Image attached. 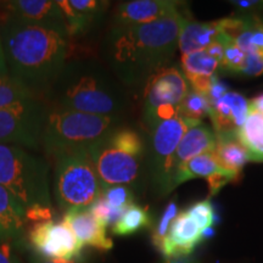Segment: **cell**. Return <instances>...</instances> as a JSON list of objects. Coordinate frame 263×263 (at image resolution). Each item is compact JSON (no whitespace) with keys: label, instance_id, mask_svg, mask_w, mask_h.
<instances>
[{"label":"cell","instance_id":"cell-41","mask_svg":"<svg viewBox=\"0 0 263 263\" xmlns=\"http://www.w3.org/2000/svg\"><path fill=\"white\" fill-rule=\"evenodd\" d=\"M29 263H80V259H73V261H62V259H50L44 258L41 256L33 254L29 257Z\"/></svg>","mask_w":263,"mask_h":263},{"label":"cell","instance_id":"cell-23","mask_svg":"<svg viewBox=\"0 0 263 263\" xmlns=\"http://www.w3.org/2000/svg\"><path fill=\"white\" fill-rule=\"evenodd\" d=\"M218 172H226V171L218 166L212 151L211 153L202 154V155L194 157L188 163H185L183 167H180L177 171L172 180V189L176 188L179 184L186 182V180L199 178V177H206V178H209L212 174Z\"/></svg>","mask_w":263,"mask_h":263},{"label":"cell","instance_id":"cell-3","mask_svg":"<svg viewBox=\"0 0 263 263\" xmlns=\"http://www.w3.org/2000/svg\"><path fill=\"white\" fill-rule=\"evenodd\" d=\"M54 108L111 116L121 103L103 72L90 60H71L45 93Z\"/></svg>","mask_w":263,"mask_h":263},{"label":"cell","instance_id":"cell-12","mask_svg":"<svg viewBox=\"0 0 263 263\" xmlns=\"http://www.w3.org/2000/svg\"><path fill=\"white\" fill-rule=\"evenodd\" d=\"M2 20H14L27 25L66 29L58 0H11L0 3Z\"/></svg>","mask_w":263,"mask_h":263},{"label":"cell","instance_id":"cell-6","mask_svg":"<svg viewBox=\"0 0 263 263\" xmlns=\"http://www.w3.org/2000/svg\"><path fill=\"white\" fill-rule=\"evenodd\" d=\"M54 195L60 210L90 207L101 195V184L89 149L55 157Z\"/></svg>","mask_w":263,"mask_h":263},{"label":"cell","instance_id":"cell-4","mask_svg":"<svg viewBox=\"0 0 263 263\" xmlns=\"http://www.w3.org/2000/svg\"><path fill=\"white\" fill-rule=\"evenodd\" d=\"M49 171L50 166L44 157L22 146L0 144V185L25 209L33 205L51 206Z\"/></svg>","mask_w":263,"mask_h":263},{"label":"cell","instance_id":"cell-5","mask_svg":"<svg viewBox=\"0 0 263 263\" xmlns=\"http://www.w3.org/2000/svg\"><path fill=\"white\" fill-rule=\"evenodd\" d=\"M112 116L52 108L48 111L42 143L45 155L52 159L82 149H89L111 132Z\"/></svg>","mask_w":263,"mask_h":263},{"label":"cell","instance_id":"cell-27","mask_svg":"<svg viewBox=\"0 0 263 263\" xmlns=\"http://www.w3.org/2000/svg\"><path fill=\"white\" fill-rule=\"evenodd\" d=\"M33 98L37 97L17 83L11 76H0V108L24 103Z\"/></svg>","mask_w":263,"mask_h":263},{"label":"cell","instance_id":"cell-32","mask_svg":"<svg viewBox=\"0 0 263 263\" xmlns=\"http://www.w3.org/2000/svg\"><path fill=\"white\" fill-rule=\"evenodd\" d=\"M101 196L115 209L126 210L134 203V195L126 185H115L101 190Z\"/></svg>","mask_w":263,"mask_h":263},{"label":"cell","instance_id":"cell-25","mask_svg":"<svg viewBox=\"0 0 263 263\" xmlns=\"http://www.w3.org/2000/svg\"><path fill=\"white\" fill-rule=\"evenodd\" d=\"M150 223L151 217L149 210L146 207H141L133 203L124 210L120 221L112 227V233L115 235L120 236L132 235L141 229L147 228Z\"/></svg>","mask_w":263,"mask_h":263},{"label":"cell","instance_id":"cell-17","mask_svg":"<svg viewBox=\"0 0 263 263\" xmlns=\"http://www.w3.org/2000/svg\"><path fill=\"white\" fill-rule=\"evenodd\" d=\"M202 240L201 229L190 218L186 211L177 215L171 224L168 234L157 250L167 259L189 256L195 246Z\"/></svg>","mask_w":263,"mask_h":263},{"label":"cell","instance_id":"cell-1","mask_svg":"<svg viewBox=\"0 0 263 263\" xmlns=\"http://www.w3.org/2000/svg\"><path fill=\"white\" fill-rule=\"evenodd\" d=\"M0 35L9 74L35 97L47 93L67 62V31L2 20Z\"/></svg>","mask_w":263,"mask_h":263},{"label":"cell","instance_id":"cell-19","mask_svg":"<svg viewBox=\"0 0 263 263\" xmlns=\"http://www.w3.org/2000/svg\"><path fill=\"white\" fill-rule=\"evenodd\" d=\"M26 209L11 193L0 185V244L15 242L24 235Z\"/></svg>","mask_w":263,"mask_h":263},{"label":"cell","instance_id":"cell-16","mask_svg":"<svg viewBox=\"0 0 263 263\" xmlns=\"http://www.w3.org/2000/svg\"><path fill=\"white\" fill-rule=\"evenodd\" d=\"M62 221L70 226L76 238L83 246H90L104 252L112 249V240L106 234L107 227L91 213L89 207L72 209L64 212Z\"/></svg>","mask_w":263,"mask_h":263},{"label":"cell","instance_id":"cell-30","mask_svg":"<svg viewBox=\"0 0 263 263\" xmlns=\"http://www.w3.org/2000/svg\"><path fill=\"white\" fill-rule=\"evenodd\" d=\"M218 42L222 43L223 48H224V54H223V59L219 67L222 70L233 72V73H240L242 65H244L246 54L240 49L235 42L224 34H219Z\"/></svg>","mask_w":263,"mask_h":263},{"label":"cell","instance_id":"cell-28","mask_svg":"<svg viewBox=\"0 0 263 263\" xmlns=\"http://www.w3.org/2000/svg\"><path fill=\"white\" fill-rule=\"evenodd\" d=\"M106 139L111 145L124 151V153H128L137 157H141V155H143V140H141L139 134L133 129L123 128V129L111 130L106 136Z\"/></svg>","mask_w":263,"mask_h":263},{"label":"cell","instance_id":"cell-15","mask_svg":"<svg viewBox=\"0 0 263 263\" xmlns=\"http://www.w3.org/2000/svg\"><path fill=\"white\" fill-rule=\"evenodd\" d=\"M178 12L176 2L166 0H133L118 5L114 27L147 25Z\"/></svg>","mask_w":263,"mask_h":263},{"label":"cell","instance_id":"cell-33","mask_svg":"<svg viewBox=\"0 0 263 263\" xmlns=\"http://www.w3.org/2000/svg\"><path fill=\"white\" fill-rule=\"evenodd\" d=\"M91 213L100 219L105 226H115L120 221V218L122 217L124 210H118L115 209L111 205H108L106 200L103 196H99L97 200L93 202V205L89 207Z\"/></svg>","mask_w":263,"mask_h":263},{"label":"cell","instance_id":"cell-13","mask_svg":"<svg viewBox=\"0 0 263 263\" xmlns=\"http://www.w3.org/2000/svg\"><path fill=\"white\" fill-rule=\"evenodd\" d=\"M64 15L68 38L89 33L106 11L108 2L100 0H58Z\"/></svg>","mask_w":263,"mask_h":263},{"label":"cell","instance_id":"cell-29","mask_svg":"<svg viewBox=\"0 0 263 263\" xmlns=\"http://www.w3.org/2000/svg\"><path fill=\"white\" fill-rule=\"evenodd\" d=\"M234 42L245 54L257 52L263 55V25L248 21L245 28L234 38Z\"/></svg>","mask_w":263,"mask_h":263},{"label":"cell","instance_id":"cell-43","mask_svg":"<svg viewBox=\"0 0 263 263\" xmlns=\"http://www.w3.org/2000/svg\"><path fill=\"white\" fill-rule=\"evenodd\" d=\"M8 74H9V70H8V65H6L4 48H3L2 35H0V76H8Z\"/></svg>","mask_w":263,"mask_h":263},{"label":"cell","instance_id":"cell-7","mask_svg":"<svg viewBox=\"0 0 263 263\" xmlns=\"http://www.w3.org/2000/svg\"><path fill=\"white\" fill-rule=\"evenodd\" d=\"M47 116V105L38 98L0 108V144L38 149Z\"/></svg>","mask_w":263,"mask_h":263},{"label":"cell","instance_id":"cell-9","mask_svg":"<svg viewBox=\"0 0 263 263\" xmlns=\"http://www.w3.org/2000/svg\"><path fill=\"white\" fill-rule=\"evenodd\" d=\"M97 170L101 190L115 185H130L136 183L140 172V157L117 149L104 137L89 147Z\"/></svg>","mask_w":263,"mask_h":263},{"label":"cell","instance_id":"cell-31","mask_svg":"<svg viewBox=\"0 0 263 263\" xmlns=\"http://www.w3.org/2000/svg\"><path fill=\"white\" fill-rule=\"evenodd\" d=\"M178 215V206H177L176 201H171L168 205L166 206V209L163 210L162 215H161L160 219L157 221L155 228L153 230V234H151V240H153V244L157 249L160 246L162 240L166 238V235L168 234L171 224H172L173 219L176 218Z\"/></svg>","mask_w":263,"mask_h":263},{"label":"cell","instance_id":"cell-36","mask_svg":"<svg viewBox=\"0 0 263 263\" xmlns=\"http://www.w3.org/2000/svg\"><path fill=\"white\" fill-rule=\"evenodd\" d=\"M240 73L245 76H259L263 73V55L252 52V54H246L244 65H242Z\"/></svg>","mask_w":263,"mask_h":263},{"label":"cell","instance_id":"cell-10","mask_svg":"<svg viewBox=\"0 0 263 263\" xmlns=\"http://www.w3.org/2000/svg\"><path fill=\"white\" fill-rule=\"evenodd\" d=\"M189 128L180 116L163 121L151 128L154 179L163 193L172 190L173 156Z\"/></svg>","mask_w":263,"mask_h":263},{"label":"cell","instance_id":"cell-26","mask_svg":"<svg viewBox=\"0 0 263 263\" xmlns=\"http://www.w3.org/2000/svg\"><path fill=\"white\" fill-rule=\"evenodd\" d=\"M182 67L186 81L195 77H212L219 68V62L206 50L182 55Z\"/></svg>","mask_w":263,"mask_h":263},{"label":"cell","instance_id":"cell-40","mask_svg":"<svg viewBox=\"0 0 263 263\" xmlns=\"http://www.w3.org/2000/svg\"><path fill=\"white\" fill-rule=\"evenodd\" d=\"M206 51L211 55L212 58H215L217 61L219 62V66H221L222 59H223V54H224V48H223L222 43L216 41L215 43H212L209 48L206 49Z\"/></svg>","mask_w":263,"mask_h":263},{"label":"cell","instance_id":"cell-37","mask_svg":"<svg viewBox=\"0 0 263 263\" xmlns=\"http://www.w3.org/2000/svg\"><path fill=\"white\" fill-rule=\"evenodd\" d=\"M234 180H236L235 177H233L232 174L227 172H218L212 174L211 177L207 178L210 194H211V195H215V194L218 193L226 184H228L229 182H234Z\"/></svg>","mask_w":263,"mask_h":263},{"label":"cell","instance_id":"cell-39","mask_svg":"<svg viewBox=\"0 0 263 263\" xmlns=\"http://www.w3.org/2000/svg\"><path fill=\"white\" fill-rule=\"evenodd\" d=\"M228 93V87L218 80V77L215 74L212 77V84H211V88H210V91H209V100L210 103H213V101H217L218 99H221L223 95Z\"/></svg>","mask_w":263,"mask_h":263},{"label":"cell","instance_id":"cell-21","mask_svg":"<svg viewBox=\"0 0 263 263\" xmlns=\"http://www.w3.org/2000/svg\"><path fill=\"white\" fill-rule=\"evenodd\" d=\"M221 34L218 21L215 22H189L183 20L180 27L178 45L182 55L206 50L212 43H215Z\"/></svg>","mask_w":263,"mask_h":263},{"label":"cell","instance_id":"cell-42","mask_svg":"<svg viewBox=\"0 0 263 263\" xmlns=\"http://www.w3.org/2000/svg\"><path fill=\"white\" fill-rule=\"evenodd\" d=\"M249 108L261 114L263 116V94L257 95V97L252 99L251 101H249Z\"/></svg>","mask_w":263,"mask_h":263},{"label":"cell","instance_id":"cell-20","mask_svg":"<svg viewBox=\"0 0 263 263\" xmlns=\"http://www.w3.org/2000/svg\"><path fill=\"white\" fill-rule=\"evenodd\" d=\"M212 154L218 166L235 177L236 180L241 176V171L246 162L250 161L248 150L242 145L236 134L216 136V145Z\"/></svg>","mask_w":263,"mask_h":263},{"label":"cell","instance_id":"cell-2","mask_svg":"<svg viewBox=\"0 0 263 263\" xmlns=\"http://www.w3.org/2000/svg\"><path fill=\"white\" fill-rule=\"evenodd\" d=\"M184 16L179 12L147 25L114 27L105 41V55L128 84L145 81L172 57Z\"/></svg>","mask_w":263,"mask_h":263},{"label":"cell","instance_id":"cell-22","mask_svg":"<svg viewBox=\"0 0 263 263\" xmlns=\"http://www.w3.org/2000/svg\"><path fill=\"white\" fill-rule=\"evenodd\" d=\"M239 140L248 150L250 161H263V116L249 108V116L238 133Z\"/></svg>","mask_w":263,"mask_h":263},{"label":"cell","instance_id":"cell-8","mask_svg":"<svg viewBox=\"0 0 263 263\" xmlns=\"http://www.w3.org/2000/svg\"><path fill=\"white\" fill-rule=\"evenodd\" d=\"M27 242L33 254L50 259H80L84 246L64 221H48L29 227Z\"/></svg>","mask_w":263,"mask_h":263},{"label":"cell","instance_id":"cell-44","mask_svg":"<svg viewBox=\"0 0 263 263\" xmlns=\"http://www.w3.org/2000/svg\"><path fill=\"white\" fill-rule=\"evenodd\" d=\"M163 263H197L195 259L189 257V256H183V257H174L166 259Z\"/></svg>","mask_w":263,"mask_h":263},{"label":"cell","instance_id":"cell-18","mask_svg":"<svg viewBox=\"0 0 263 263\" xmlns=\"http://www.w3.org/2000/svg\"><path fill=\"white\" fill-rule=\"evenodd\" d=\"M216 145L215 132L206 124L200 123L195 127L189 128L180 140L176 154L173 156V176L180 167L188 163L194 157L202 154L211 153Z\"/></svg>","mask_w":263,"mask_h":263},{"label":"cell","instance_id":"cell-35","mask_svg":"<svg viewBox=\"0 0 263 263\" xmlns=\"http://www.w3.org/2000/svg\"><path fill=\"white\" fill-rule=\"evenodd\" d=\"M52 218H54L52 206L33 205L26 209V223L31 222L32 224H35V223L54 221Z\"/></svg>","mask_w":263,"mask_h":263},{"label":"cell","instance_id":"cell-34","mask_svg":"<svg viewBox=\"0 0 263 263\" xmlns=\"http://www.w3.org/2000/svg\"><path fill=\"white\" fill-rule=\"evenodd\" d=\"M188 215L194 222L196 223V226L201 229L209 228L212 227L215 223V213H213V206L210 200H202L199 201L190 207L188 210Z\"/></svg>","mask_w":263,"mask_h":263},{"label":"cell","instance_id":"cell-38","mask_svg":"<svg viewBox=\"0 0 263 263\" xmlns=\"http://www.w3.org/2000/svg\"><path fill=\"white\" fill-rule=\"evenodd\" d=\"M0 263H22L16 255L14 242L0 244Z\"/></svg>","mask_w":263,"mask_h":263},{"label":"cell","instance_id":"cell-14","mask_svg":"<svg viewBox=\"0 0 263 263\" xmlns=\"http://www.w3.org/2000/svg\"><path fill=\"white\" fill-rule=\"evenodd\" d=\"M249 116V101L236 91H228L221 99L211 103V118L216 136L236 134Z\"/></svg>","mask_w":263,"mask_h":263},{"label":"cell","instance_id":"cell-45","mask_svg":"<svg viewBox=\"0 0 263 263\" xmlns=\"http://www.w3.org/2000/svg\"><path fill=\"white\" fill-rule=\"evenodd\" d=\"M201 235H202V240L203 239H211L212 236L215 235V229H213V227H209V228L202 230Z\"/></svg>","mask_w":263,"mask_h":263},{"label":"cell","instance_id":"cell-11","mask_svg":"<svg viewBox=\"0 0 263 263\" xmlns=\"http://www.w3.org/2000/svg\"><path fill=\"white\" fill-rule=\"evenodd\" d=\"M186 78L176 67H162L146 80L144 90V115L161 106L179 107L189 91Z\"/></svg>","mask_w":263,"mask_h":263},{"label":"cell","instance_id":"cell-24","mask_svg":"<svg viewBox=\"0 0 263 263\" xmlns=\"http://www.w3.org/2000/svg\"><path fill=\"white\" fill-rule=\"evenodd\" d=\"M211 103L209 97L199 91L189 89L188 94L179 105V116L192 128L202 123V120L210 115Z\"/></svg>","mask_w":263,"mask_h":263}]
</instances>
